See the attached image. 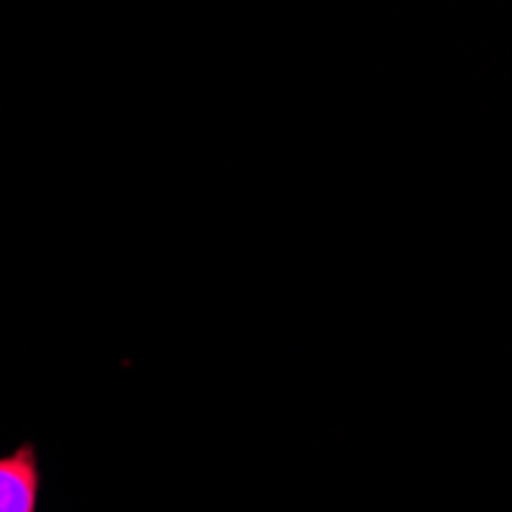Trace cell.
Listing matches in <instances>:
<instances>
[{
  "label": "cell",
  "mask_w": 512,
  "mask_h": 512,
  "mask_svg": "<svg viewBox=\"0 0 512 512\" xmlns=\"http://www.w3.org/2000/svg\"><path fill=\"white\" fill-rule=\"evenodd\" d=\"M37 509V457L25 445L0 457V512H34Z\"/></svg>",
  "instance_id": "6da1fadb"
}]
</instances>
